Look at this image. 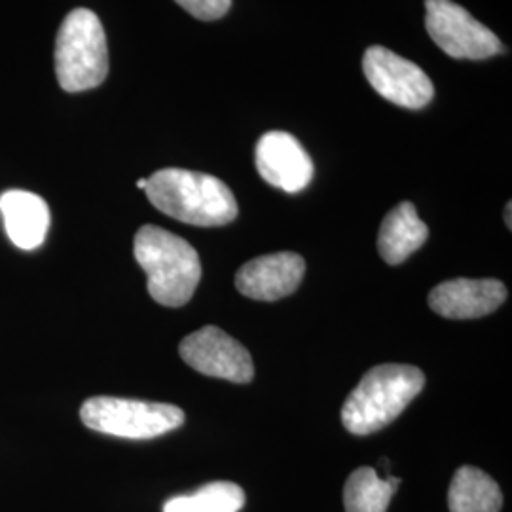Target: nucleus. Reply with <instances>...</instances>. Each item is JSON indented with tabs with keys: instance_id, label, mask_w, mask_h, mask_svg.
Masks as SVG:
<instances>
[{
	"instance_id": "f257e3e1",
	"label": "nucleus",
	"mask_w": 512,
	"mask_h": 512,
	"mask_svg": "<svg viewBox=\"0 0 512 512\" xmlns=\"http://www.w3.org/2000/svg\"><path fill=\"white\" fill-rule=\"evenodd\" d=\"M148 200L171 219L192 226H224L238 217V202L232 190L217 177L167 167L147 179Z\"/></svg>"
},
{
	"instance_id": "f03ea898",
	"label": "nucleus",
	"mask_w": 512,
	"mask_h": 512,
	"mask_svg": "<svg viewBox=\"0 0 512 512\" xmlns=\"http://www.w3.org/2000/svg\"><path fill=\"white\" fill-rule=\"evenodd\" d=\"M133 253L147 274L148 294L158 304L181 308L190 302L202 279V260L186 239L147 224L135 234Z\"/></svg>"
},
{
	"instance_id": "7ed1b4c3",
	"label": "nucleus",
	"mask_w": 512,
	"mask_h": 512,
	"mask_svg": "<svg viewBox=\"0 0 512 512\" xmlns=\"http://www.w3.org/2000/svg\"><path fill=\"white\" fill-rule=\"evenodd\" d=\"M425 385L418 366L378 365L370 368L342 406L344 427L353 435H372L403 414Z\"/></svg>"
},
{
	"instance_id": "20e7f679",
	"label": "nucleus",
	"mask_w": 512,
	"mask_h": 512,
	"mask_svg": "<svg viewBox=\"0 0 512 512\" xmlns=\"http://www.w3.org/2000/svg\"><path fill=\"white\" fill-rule=\"evenodd\" d=\"M109 74V48L101 19L88 8H76L63 19L55 40V76L61 90L86 92L101 86Z\"/></svg>"
},
{
	"instance_id": "39448f33",
	"label": "nucleus",
	"mask_w": 512,
	"mask_h": 512,
	"mask_svg": "<svg viewBox=\"0 0 512 512\" xmlns=\"http://www.w3.org/2000/svg\"><path fill=\"white\" fill-rule=\"evenodd\" d=\"M84 425L97 433L120 439H156L184 423L175 404L143 403L120 397H92L80 408Z\"/></svg>"
},
{
	"instance_id": "423d86ee",
	"label": "nucleus",
	"mask_w": 512,
	"mask_h": 512,
	"mask_svg": "<svg viewBox=\"0 0 512 512\" xmlns=\"http://www.w3.org/2000/svg\"><path fill=\"white\" fill-rule=\"evenodd\" d=\"M425 10V29L444 54L482 61L503 52L497 35L456 2L425 0Z\"/></svg>"
},
{
	"instance_id": "0eeeda50",
	"label": "nucleus",
	"mask_w": 512,
	"mask_h": 512,
	"mask_svg": "<svg viewBox=\"0 0 512 512\" xmlns=\"http://www.w3.org/2000/svg\"><path fill=\"white\" fill-rule=\"evenodd\" d=\"M370 86L384 99L403 109H423L431 103L435 88L429 74L384 46H370L363 59Z\"/></svg>"
},
{
	"instance_id": "6e6552de",
	"label": "nucleus",
	"mask_w": 512,
	"mask_h": 512,
	"mask_svg": "<svg viewBox=\"0 0 512 512\" xmlns=\"http://www.w3.org/2000/svg\"><path fill=\"white\" fill-rule=\"evenodd\" d=\"M184 363L211 378L249 384L255 376L251 353L219 327L188 334L179 346Z\"/></svg>"
},
{
	"instance_id": "1a4fd4ad",
	"label": "nucleus",
	"mask_w": 512,
	"mask_h": 512,
	"mask_svg": "<svg viewBox=\"0 0 512 512\" xmlns=\"http://www.w3.org/2000/svg\"><path fill=\"white\" fill-rule=\"evenodd\" d=\"M258 175L289 194L302 192L313 179V162L300 141L285 131L264 133L255 150Z\"/></svg>"
},
{
	"instance_id": "9d476101",
	"label": "nucleus",
	"mask_w": 512,
	"mask_h": 512,
	"mask_svg": "<svg viewBox=\"0 0 512 512\" xmlns=\"http://www.w3.org/2000/svg\"><path fill=\"white\" fill-rule=\"evenodd\" d=\"M306 274V260L296 253L258 256L243 264L236 274V289L243 296L275 302L293 294Z\"/></svg>"
},
{
	"instance_id": "9b49d317",
	"label": "nucleus",
	"mask_w": 512,
	"mask_h": 512,
	"mask_svg": "<svg viewBox=\"0 0 512 512\" xmlns=\"http://www.w3.org/2000/svg\"><path fill=\"white\" fill-rule=\"evenodd\" d=\"M507 300V287L497 279H452L429 293V306L446 319H478L494 313Z\"/></svg>"
},
{
	"instance_id": "f8f14e48",
	"label": "nucleus",
	"mask_w": 512,
	"mask_h": 512,
	"mask_svg": "<svg viewBox=\"0 0 512 512\" xmlns=\"http://www.w3.org/2000/svg\"><path fill=\"white\" fill-rule=\"evenodd\" d=\"M0 213L10 241L23 249H38L48 236L50 207L27 190H8L0 196Z\"/></svg>"
},
{
	"instance_id": "ddd939ff",
	"label": "nucleus",
	"mask_w": 512,
	"mask_h": 512,
	"mask_svg": "<svg viewBox=\"0 0 512 512\" xmlns=\"http://www.w3.org/2000/svg\"><path fill=\"white\" fill-rule=\"evenodd\" d=\"M429 238V228L418 217L414 203H399L393 211L387 213L380 234L378 251L387 264H403L410 255H414Z\"/></svg>"
},
{
	"instance_id": "4468645a",
	"label": "nucleus",
	"mask_w": 512,
	"mask_h": 512,
	"mask_svg": "<svg viewBox=\"0 0 512 512\" xmlns=\"http://www.w3.org/2000/svg\"><path fill=\"white\" fill-rule=\"evenodd\" d=\"M450 512H499L503 494L494 478L476 467H461L448 490Z\"/></svg>"
},
{
	"instance_id": "2eb2a0df",
	"label": "nucleus",
	"mask_w": 512,
	"mask_h": 512,
	"mask_svg": "<svg viewBox=\"0 0 512 512\" xmlns=\"http://www.w3.org/2000/svg\"><path fill=\"white\" fill-rule=\"evenodd\" d=\"M401 478L387 475L380 478L370 467H361L349 475L344 488L346 512H385L397 492Z\"/></svg>"
},
{
	"instance_id": "dca6fc26",
	"label": "nucleus",
	"mask_w": 512,
	"mask_h": 512,
	"mask_svg": "<svg viewBox=\"0 0 512 512\" xmlns=\"http://www.w3.org/2000/svg\"><path fill=\"white\" fill-rule=\"evenodd\" d=\"M245 505V492L234 482H211L196 494L169 499L164 512H239Z\"/></svg>"
},
{
	"instance_id": "f3484780",
	"label": "nucleus",
	"mask_w": 512,
	"mask_h": 512,
	"mask_svg": "<svg viewBox=\"0 0 512 512\" xmlns=\"http://www.w3.org/2000/svg\"><path fill=\"white\" fill-rule=\"evenodd\" d=\"M188 14L202 21L219 19L230 10L232 0H175Z\"/></svg>"
},
{
	"instance_id": "a211bd4d",
	"label": "nucleus",
	"mask_w": 512,
	"mask_h": 512,
	"mask_svg": "<svg viewBox=\"0 0 512 512\" xmlns=\"http://www.w3.org/2000/svg\"><path fill=\"white\" fill-rule=\"evenodd\" d=\"M507 226L511 228L512 222H511V203H507Z\"/></svg>"
},
{
	"instance_id": "6ab92c4d",
	"label": "nucleus",
	"mask_w": 512,
	"mask_h": 512,
	"mask_svg": "<svg viewBox=\"0 0 512 512\" xmlns=\"http://www.w3.org/2000/svg\"><path fill=\"white\" fill-rule=\"evenodd\" d=\"M137 186H139L141 190H145V188H147V179H139V183H137Z\"/></svg>"
}]
</instances>
